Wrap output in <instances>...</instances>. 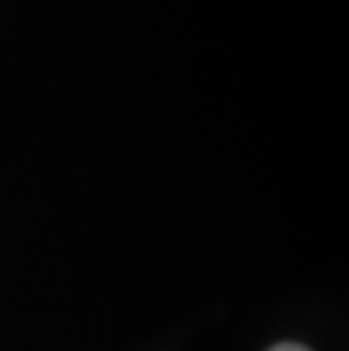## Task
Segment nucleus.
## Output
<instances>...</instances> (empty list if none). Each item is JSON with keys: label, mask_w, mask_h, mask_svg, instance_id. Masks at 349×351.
<instances>
[{"label": "nucleus", "mask_w": 349, "mask_h": 351, "mask_svg": "<svg viewBox=\"0 0 349 351\" xmlns=\"http://www.w3.org/2000/svg\"><path fill=\"white\" fill-rule=\"evenodd\" d=\"M270 351H311V349L302 347V345H295V342H284V345H277V347H272Z\"/></svg>", "instance_id": "1"}]
</instances>
